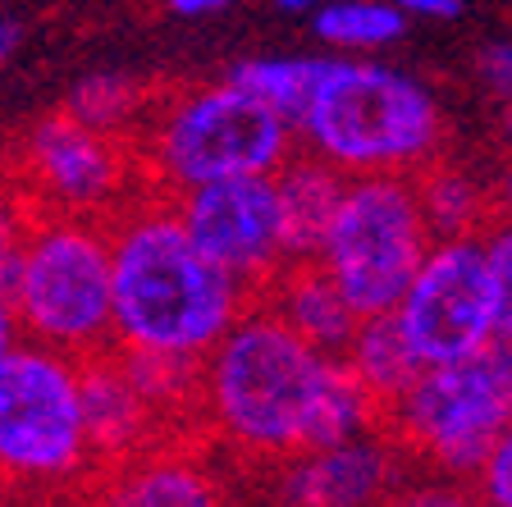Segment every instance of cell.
Instances as JSON below:
<instances>
[{
    "label": "cell",
    "mask_w": 512,
    "mask_h": 507,
    "mask_svg": "<svg viewBox=\"0 0 512 507\" xmlns=\"http://www.w3.org/2000/svg\"><path fill=\"white\" fill-rule=\"evenodd\" d=\"M23 46V28L19 19H10V14H0V69L14 60V51Z\"/></svg>",
    "instance_id": "f546056e"
},
{
    "label": "cell",
    "mask_w": 512,
    "mask_h": 507,
    "mask_svg": "<svg viewBox=\"0 0 512 507\" xmlns=\"http://www.w3.org/2000/svg\"><path fill=\"white\" fill-rule=\"evenodd\" d=\"M170 206L192 243L252 293H261L279 265L293 261L284 238V215H279L275 174L202 183V188L170 197Z\"/></svg>",
    "instance_id": "8fae6325"
},
{
    "label": "cell",
    "mask_w": 512,
    "mask_h": 507,
    "mask_svg": "<svg viewBox=\"0 0 512 507\" xmlns=\"http://www.w3.org/2000/svg\"><path fill=\"white\" fill-rule=\"evenodd\" d=\"M444 106L412 69L380 55H330L307 110L293 119L298 151L325 160L343 179H412L444 156Z\"/></svg>",
    "instance_id": "3957f363"
},
{
    "label": "cell",
    "mask_w": 512,
    "mask_h": 507,
    "mask_svg": "<svg viewBox=\"0 0 512 507\" xmlns=\"http://www.w3.org/2000/svg\"><path fill=\"white\" fill-rule=\"evenodd\" d=\"M325 64L330 55H252V60H238L224 78H234L243 92H252L261 106H270L293 124L307 110Z\"/></svg>",
    "instance_id": "ffe728a7"
},
{
    "label": "cell",
    "mask_w": 512,
    "mask_h": 507,
    "mask_svg": "<svg viewBox=\"0 0 512 507\" xmlns=\"http://www.w3.org/2000/svg\"><path fill=\"white\" fill-rule=\"evenodd\" d=\"M430 233L412 179L371 174L343 179L339 206L320 233L311 261L334 279L357 316H389L403 288L412 284L416 265L426 261Z\"/></svg>",
    "instance_id": "52a82bcc"
},
{
    "label": "cell",
    "mask_w": 512,
    "mask_h": 507,
    "mask_svg": "<svg viewBox=\"0 0 512 507\" xmlns=\"http://www.w3.org/2000/svg\"><path fill=\"white\" fill-rule=\"evenodd\" d=\"M192 412L224 453L252 466L343 444L375 430L384 416L339 357L311 348L261 297L197 361Z\"/></svg>",
    "instance_id": "6da1fadb"
},
{
    "label": "cell",
    "mask_w": 512,
    "mask_h": 507,
    "mask_svg": "<svg viewBox=\"0 0 512 507\" xmlns=\"http://www.w3.org/2000/svg\"><path fill=\"white\" fill-rule=\"evenodd\" d=\"M339 361L352 370V380L380 402V412L421 375V361H416V352L407 348V338L398 334L394 316H362L357 320V329H352L348 348L339 352Z\"/></svg>",
    "instance_id": "ac0fdd59"
},
{
    "label": "cell",
    "mask_w": 512,
    "mask_h": 507,
    "mask_svg": "<svg viewBox=\"0 0 512 507\" xmlns=\"http://www.w3.org/2000/svg\"><path fill=\"white\" fill-rule=\"evenodd\" d=\"M96 507H224V485L202 453L156 444L110 462Z\"/></svg>",
    "instance_id": "4fadbf2b"
},
{
    "label": "cell",
    "mask_w": 512,
    "mask_h": 507,
    "mask_svg": "<svg viewBox=\"0 0 512 507\" xmlns=\"http://www.w3.org/2000/svg\"><path fill=\"white\" fill-rule=\"evenodd\" d=\"M512 416V338H494L471 357L421 366L412 384L384 407L380 425L412 471L462 480Z\"/></svg>",
    "instance_id": "5b68a950"
},
{
    "label": "cell",
    "mask_w": 512,
    "mask_h": 507,
    "mask_svg": "<svg viewBox=\"0 0 512 507\" xmlns=\"http://www.w3.org/2000/svg\"><path fill=\"white\" fill-rule=\"evenodd\" d=\"M311 23L330 55H384L407 32V19L389 0H325Z\"/></svg>",
    "instance_id": "d6986e66"
},
{
    "label": "cell",
    "mask_w": 512,
    "mask_h": 507,
    "mask_svg": "<svg viewBox=\"0 0 512 507\" xmlns=\"http://www.w3.org/2000/svg\"><path fill=\"white\" fill-rule=\"evenodd\" d=\"M110 348L124 357L188 366L252 307V288L211 261L179 224L170 197L138 192L106 220Z\"/></svg>",
    "instance_id": "7a4b0ae2"
},
{
    "label": "cell",
    "mask_w": 512,
    "mask_h": 507,
    "mask_svg": "<svg viewBox=\"0 0 512 507\" xmlns=\"http://www.w3.org/2000/svg\"><path fill=\"white\" fill-rule=\"evenodd\" d=\"M19 338L23 334H19V320H14V307H10V302H0V357H5Z\"/></svg>",
    "instance_id": "4dcf8cb0"
},
{
    "label": "cell",
    "mask_w": 512,
    "mask_h": 507,
    "mask_svg": "<svg viewBox=\"0 0 512 507\" xmlns=\"http://www.w3.org/2000/svg\"><path fill=\"white\" fill-rule=\"evenodd\" d=\"M19 334L87 361L110 352V238L101 220L32 215L14 279Z\"/></svg>",
    "instance_id": "8992f818"
},
{
    "label": "cell",
    "mask_w": 512,
    "mask_h": 507,
    "mask_svg": "<svg viewBox=\"0 0 512 507\" xmlns=\"http://www.w3.org/2000/svg\"><path fill=\"white\" fill-rule=\"evenodd\" d=\"M270 471H275L279 507H384L389 494L412 476V466L384 434V425L352 434L343 444L302 448Z\"/></svg>",
    "instance_id": "7c38bea8"
},
{
    "label": "cell",
    "mask_w": 512,
    "mask_h": 507,
    "mask_svg": "<svg viewBox=\"0 0 512 507\" xmlns=\"http://www.w3.org/2000/svg\"><path fill=\"white\" fill-rule=\"evenodd\" d=\"M142 188L179 197L188 188L247 174H275L293 151V124L261 106L234 78L188 83L151 96L142 124L133 128Z\"/></svg>",
    "instance_id": "277c9868"
},
{
    "label": "cell",
    "mask_w": 512,
    "mask_h": 507,
    "mask_svg": "<svg viewBox=\"0 0 512 507\" xmlns=\"http://www.w3.org/2000/svg\"><path fill=\"white\" fill-rule=\"evenodd\" d=\"M10 188H14V183H5V169H0V197H5Z\"/></svg>",
    "instance_id": "836d02e7"
},
{
    "label": "cell",
    "mask_w": 512,
    "mask_h": 507,
    "mask_svg": "<svg viewBox=\"0 0 512 507\" xmlns=\"http://www.w3.org/2000/svg\"><path fill=\"white\" fill-rule=\"evenodd\" d=\"M170 5V14H179V19H211V14L229 10L234 0H165Z\"/></svg>",
    "instance_id": "f1b7e54d"
},
{
    "label": "cell",
    "mask_w": 512,
    "mask_h": 507,
    "mask_svg": "<svg viewBox=\"0 0 512 507\" xmlns=\"http://www.w3.org/2000/svg\"><path fill=\"white\" fill-rule=\"evenodd\" d=\"M78 384H83V425L87 444H92V462H124L128 453H138L156 439L160 412L138 389V380L128 375L115 348L78 361Z\"/></svg>",
    "instance_id": "5bb4252c"
},
{
    "label": "cell",
    "mask_w": 512,
    "mask_h": 507,
    "mask_svg": "<svg viewBox=\"0 0 512 507\" xmlns=\"http://www.w3.org/2000/svg\"><path fill=\"white\" fill-rule=\"evenodd\" d=\"M490 206H494V224H508L512 229V165L499 174V183L490 188Z\"/></svg>",
    "instance_id": "83f0119b"
},
{
    "label": "cell",
    "mask_w": 512,
    "mask_h": 507,
    "mask_svg": "<svg viewBox=\"0 0 512 507\" xmlns=\"http://www.w3.org/2000/svg\"><path fill=\"white\" fill-rule=\"evenodd\" d=\"M476 69H480V78H485V87L494 92V101H512V42H494V46H485L480 51V60H476Z\"/></svg>",
    "instance_id": "484cf974"
},
{
    "label": "cell",
    "mask_w": 512,
    "mask_h": 507,
    "mask_svg": "<svg viewBox=\"0 0 512 507\" xmlns=\"http://www.w3.org/2000/svg\"><path fill=\"white\" fill-rule=\"evenodd\" d=\"M499 133H503V142H508V151H512V101H503L499 106Z\"/></svg>",
    "instance_id": "d6a6232c"
},
{
    "label": "cell",
    "mask_w": 512,
    "mask_h": 507,
    "mask_svg": "<svg viewBox=\"0 0 512 507\" xmlns=\"http://www.w3.org/2000/svg\"><path fill=\"white\" fill-rule=\"evenodd\" d=\"M384 507H476V498H471V489L462 485V480L416 471V480L407 476L403 485L389 494V503Z\"/></svg>",
    "instance_id": "d4e9b609"
},
{
    "label": "cell",
    "mask_w": 512,
    "mask_h": 507,
    "mask_svg": "<svg viewBox=\"0 0 512 507\" xmlns=\"http://www.w3.org/2000/svg\"><path fill=\"white\" fill-rule=\"evenodd\" d=\"M480 252H485V279L494 297V329L499 338H512V229L490 224L480 233Z\"/></svg>",
    "instance_id": "7402d4cb"
},
{
    "label": "cell",
    "mask_w": 512,
    "mask_h": 507,
    "mask_svg": "<svg viewBox=\"0 0 512 507\" xmlns=\"http://www.w3.org/2000/svg\"><path fill=\"white\" fill-rule=\"evenodd\" d=\"M389 316L421 366H444V361L471 357L476 348L494 343L499 329H494V297L485 279L480 233L476 238H435Z\"/></svg>",
    "instance_id": "30bf717a"
},
{
    "label": "cell",
    "mask_w": 512,
    "mask_h": 507,
    "mask_svg": "<svg viewBox=\"0 0 512 507\" xmlns=\"http://www.w3.org/2000/svg\"><path fill=\"white\" fill-rule=\"evenodd\" d=\"M151 96L142 92L133 78H119V74H96V78H83L69 96V115H78L83 124L92 128H106V133H133L147 115Z\"/></svg>",
    "instance_id": "44dd1931"
},
{
    "label": "cell",
    "mask_w": 512,
    "mask_h": 507,
    "mask_svg": "<svg viewBox=\"0 0 512 507\" xmlns=\"http://www.w3.org/2000/svg\"><path fill=\"white\" fill-rule=\"evenodd\" d=\"M412 188L435 238H476L494 224L490 183L458 160L435 156L426 169L412 174Z\"/></svg>",
    "instance_id": "e0dca14e"
},
{
    "label": "cell",
    "mask_w": 512,
    "mask_h": 507,
    "mask_svg": "<svg viewBox=\"0 0 512 507\" xmlns=\"http://www.w3.org/2000/svg\"><path fill=\"white\" fill-rule=\"evenodd\" d=\"M256 297H261V302H266L293 334H302L311 348L330 352V357H339V352L348 348L352 329H357V320H362L316 261L279 265L275 279H270Z\"/></svg>",
    "instance_id": "9a60e30c"
},
{
    "label": "cell",
    "mask_w": 512,
    "mask_h": 507,
    "mask_svg": "<svg viewBox=\"0 0 512 507\" xmlns=\"http://www.w3.org/2000/svg\"><path fill=\"white\" fill-rule=\"evenodd\" d=\"M275 192H279V215H284L288 256L293 261H311L320 233H325L334 206H339L343 174L330 169L325 160L307 156V151H293L275 169Z\"/></svg>",
    "instance_id": "2e32d148"
},
{
    "label": "cell",
    "mask_w": 512,
    "mask_h": 507,
    "mask_svg": "<svg viewBox=\"0 0 512 507\" xmlns=\"http://www.w3.org/2000/svg\"><path fill=\"white\" fill-rule=\"evenodd\" d=\"M407 23L412 19H426V23H448V19H462L467 0H389Z\"/></svg>",
    "instance_id": "4316f807"
},
{
    "label": "cell",
    "mask_w": 512,
    "mask_h": 507,
    "mask_svg": "<svg viewBox=\"0 0 512 507\" xmlns=\"http://www.w3.org/2000/svg\"><path fill=\"white\" fill-rule=\"evenodd\" d=\"M279 14H316L325 0H270Z\"/></svg>",
    "instance_id": "1f68e13d"
},
{
    "label": "cell",
    "mask_w": 512,
    "mask_h": 507,
    "mask_svg": "<svg viewBox=\"0 0 512 507\" xmlns=\"http://www.w3.org/2000/svg\"><path fill=\"white\" fill-rule=\"evenodd\" d=\"M467 489L476 498V507H512V416L494 434V444L485 448L480 466L467 476Z\"/></svg>",
    "instance_id": "603a6c76"
},
{
    "label": "cell",
    "mask_w": 512,
    "mask_h": 507,
    "mask_svg": "<svg viewBox=\"0 0 512 507\" xmlns=\"http://www.w3.org/2000/svg\"><path fill=\"white\" fill-rule=\"evenodd\" d=\"M32 211L19 192L0 197V302L14 297V279H19V261H23V238H28Z\"/></svg>",
    "instance_id": "cb8c5ba5"
},
{
    "label": "cell",
    "mask_w": 512,
    "mask_h": 507,
    "mask_svg": "<svg viewBox=\"0 0 512 507\" xmlns=\"http://www.w3.org/2000/svg\"><path fill=\"white\" fill-rule=\"evenodd\" d=\"M138 183L142 169L133 142L83 124L69 110L37 119L14 156V192L28 201L32 215H74L106 224L138 197Z\"/></svg>",
    "instance_id": "9c48e42d"
},
{
    "label": "cell",
    "mask_w": 512,
    "mask_h": 507,
    "mask_svg": "<svg viewBox=\"0 0 512 507\" xmlns=\"http://www.w3.org/2000/svg\"><path fill=\"white\" fill-rule=\"evenodd\" d=\"M87 466L78 361L19 338L0 357V480L55 489L87 476Z\"/></svg>",
    "instance_id": "ba28073f"
}]
</instances>
